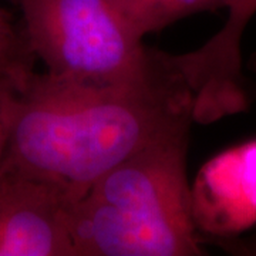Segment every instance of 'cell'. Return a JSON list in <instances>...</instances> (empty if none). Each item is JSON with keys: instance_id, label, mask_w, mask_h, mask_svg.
Wrapping results in <instances>:
<instances>
[{"instance_id": "6da1fadb", "label": "cell", "mask_w": 256, "mask_h": 256, "mask_svg": "<svg viewBox=\"0 0 256 256\" xmlns=\"http://www.w3.org/2000/svg\"><path fill=\"white\" fill-rule=\"evenodd\" d=\"M185 120H192L191 92L162 50L156 72L137 82L33 72L16 92L0 166L52 184L74 204L101 175Z\"/></svg>"}, {"instance_id": "7a4b0ae2", "label": "cell", "mask_w": 256, "mask_h": 256, "mask_svg": "<svg viewBox=\"0 0 256 256\" xmlns=\"http://www.w3.org/2000/svg\"><path fill=\"white\" fill-rule=\"evenodd\" d=\"M185 120L127 156L70 205L76 256H200Z\"/></svg>"}, {"instance_id": "3957f363", "label": "cell", "mask_w": 256, "mask_h": 256, "mask_svg": "<svg viewBox=\"0 0 256 256\" xmlns=\"http://www.w3.org/2000/svg\"><path fill=\"white\" fill-rule=\"evenodd\" d=\"M47 73L76 82H137L156 72L161 50L146 47L107 0H9Z\"/></svg>"}, {"instance_id": "277c9868", "label": "cell", "mask_w": 256, "mask_h": 256, "mask_svg": "<svg viewBox=\"0 0 256 256\" xmlns=\"http://www.w3.org/2000/svg\"><path fill=\"white\" fill-rule=\"evenodd\" d=\"M225 24L200 48L171 54L192 94V117L210 124L246 111L250 102L242 66V37L256 14V0H229Z\"/></svg>"}, {"instance_id": "5b68a950", "label": "cell", "mask_w": 256, "mask_h": 256, "mask_svg": "<svg viewBox=\"0 0 256 256\" xmlns=\"http://www.w3.org/2000/svg\"><path fill=\"white\" fill-rule=\"evenodd\" d=\"M57 186L0 166V256H76Z\"/></svg>"}, {"instance_id": "8992f818", "label": "cell", "mask_w": 256, "mask_h": 256, "mask_svg": "<svg viewBox=\"0 0 256 256\" xmlns=\"http://www.w3.org/2000/svg\"><path fill=\"white\" fill-rule=\"evenodd\" d=\"M192 218L201 238H238L256 226V138L202 165L191 185Z\"/></svg>"}, {"instance_id": "52a82bcc", "label": "cell", "mask_w": 256, "mask_h": 256, "mask_svg": "<svg viewBox=\"0 0 256 256\" xmlns=\"http://www.w3.org/2000/svg\"><path fill=\"white\" fill-rule=\"evenodd\" d=\"M124 26L142 40L172 23L204 12L226 9L229 0H107Z\"/></svg>"}, {"instance_id": "ba28073f", "label": "cell", "mask_w": 256, "mask_h": 256, "mask_svg": "<svg viewBox=\"0 0 256 256\" xmlns=\"http://www.w3.org/2000/svg\"><path fill=\"white\" fill-rule=\"evenodd\" d=\"M36 57L24 33L9 10L0 8V76L22 88L34 72Z\"/></svg>"}, {"instance_id": "9c48e42d", "label": "cell", "mask_w": 256, "mask_h": 256, "mask_svg": "<svg viewBox=\"0 0 256 256\" xmlns=\"http://www.w3.org/2000/svg\"><path fill=\"white\" fill-rule=\"evenodd\" d=\"M16 92H18L16 86L0 76V165L6 152Z\"/></svg>"}, {"instance_id": "30bf717a", "label": "cell", "mask_w": 256, "mask_h": 256, "mask_svg": "<svg viewBox=\"0 0 256 256\" xmlns=\"http://www.w3.org/2000/svg\"><path fill=\"white\" fill-rule=\"evenodd\" d=\"M252 64H254V70L256 72V56L252 58Z\"/></svg>"}]
</instances>
